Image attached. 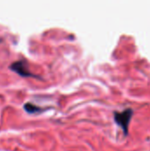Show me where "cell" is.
<instances>
[{
  "instance_id": "6da1fadb",
  "label": "cell",
  "mask_w": 150,
  "mask_h": 151,
  "mask_svg": "<svg viewBox=\"0 0 150 151\" xmlns=\"http://www.w3.org/2000/svg\"><path fill=\"white\" fill-rule=\"evenodd\" d=\"M133 110L126 109L122 112H115L114 113V119L115 122L123 129L124 134L126 135L128 134V127L130 124L131 118L133 116Z\"/></svg>"
},
{
  "instance_id": "7a4b0ae2",
  "label": "cell",
  "mask_w": 150,
  "mask_h": 151,
  "mask_svg": "<svg viewBox=\"0 0 150 151\" xmlns=\"http://www.w3.org/2000/svg\"><path fill=\"white\" fill-rule=\"evenodd\" d=\"M10 68L13 72H15L16 73H18L19 75H20L22 77H30V76L35 77V75H34L30 73L27 64L24 60H19V61L13 62L11 65Z\"/></svg>"
},
{
  "instance_id": "3957f363",
  "label": "cell",
  "mask_w": 150,
  "mask_h": 151,
  "mask_svg": "<svg viewBox=\"0 0 150 151\" xmlns=\"http://www.w3.org/2000/svg\"><path fill=\"white\" fill-rule=\"evenodd\" d=\"M24 110L29 113V114H34V113H39V112H42L43 110L42 108H40L39 106H36L31 103H27L24 104Z\"/></svg>"
}]
</instances>
